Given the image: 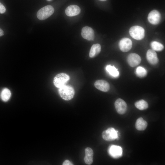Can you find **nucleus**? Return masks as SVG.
Listing matches in <instances>:
<instances>
[{
  "instance_id": "423d86ee",
  "label": "nucleus",
  "mask_w": 165,
  "mask_h": 165,
  "mask_svg": "<svg viewBox=\"0 0 165 165\" xmlns=\"http://www.w3.org/2000/svg\"><path fill=\"white\" fill-rule=\"evenodd\" d=\"M147 18L150 24L153 25H157L161 21V15L157 10H153L148 13Z\"/></svg>"
},
{
  "instance_id": "b1692460",
  "label": "nucleus",
  "mask_w": 165,
  "mask_h": 165,
  "mask_svg": "<svg viewBox=\"0 0 165 165\" xmlns=\"http://www.w3.org/2000/svg\"><path fill=\"white\" fill-rule=\"evenodd\" d=\"M63 165H72L73 164L69 160H66L63 163Z\"/></svg>"
},
{
  "instance_id": "aec40b11",
  "label": "nucleus",
  "mask_w": 165,
  "mask_h": 165,
  "mask_svg": "<svg viewBox=\"0 0 165 165\" xmlns=\"http://www.w3.org/2000/svg\"><path fill=\"white\" fill-rule=\"evenodd\" d=\"M11 95L10 90L7 88H5L3 89L1 92V97L3 101L6 102L9 99Z\"/></svg>"
},
{
  "instance_id": "bb28decb",
  "label": "nucleus",
  "mask_w": 165,
  "mask_h": 165,
  "mask_svg": "<svg viewBox=\"0 0 165 165\" xmlns=\"http://www.w3.org/2000/svg\"><path fill=\"white\" fill-rule=\"evenodd\" d=\"M47 0V1H50L52 0Z\"/></svg>"
},
{
  "instance_id": "7ed1b4c3",
  "label": "nucleus",
  "mask_w": 165,
  "mask_h": 165,
  "mask_svg": "<svg viewBox=\"0 0 165 165\" xmlns=\"http://www.w3.org/2000/svg\"><path fill=\"white\" fill-rule=\"evenodd\" d=\"M129 33L132 37L137 40H141L145 37V30L140 26L136 25L132 26L129 29Z\"/></svg>"
},
{
  "instance_id": "0eeeda50",
  "label": "nucleus",
  "mask_w": 165,
  "mask_h": 165,
  "mask_svg": "<svg viewBox=\"0 0 165 165\" xmlns=\"http://www.w3.org/2000/svg\"><path fill=\"white\" fill-rule=\"evenodd\" d=\"M108 151L109 155L115 159L119 158L123 155V149L119 146L112 145L109 147Z\"/></svg>"
},
{
  "instance_id": "6e6552de",
  "label": "nucleus",
  "mask_w": 165,
  "mask_h": 165,
  "mask_svg": "<svg viewBox=\"0 0 165 165\" xmlns=\"http://www.w3.org/2000/svg\"><path fill=\"white\" fill-rule=\"evenodd\" d=\"M132 43L131 39L128 38H124L119 42V46L120 50L126 52L130 50L132 47Z\"/></svg>"
},
{
  "instance_id": "393cba45",
  "label": "nucleus",
  "mask_w": 165,
  "mask_h": 165,
  "mask_svg": "<svg viewBox=\"0 0 165 165\" xmlns=\"http://www.w3.org/2000/svg\"><path fill=\"white\" fill-rule=\"evenodd\" d=\"M4 35L3 30L0 28V37Z\"/></svg>"
},
{
  "instance_id": "f03ea898",
  "label": "nucleus",
  "mask_w": 165,
  "mask_h": 165,
  "mask_svg": "<svg viewBox=\"0 0 165 165\" xmlns=\"http://www.w3.org/2000/svg\"><path fill=\"white\" fill-rule=\"evenodd\" d=\"M54 9L50 5H47L40 9L37 12L38 18L41 20H45L53 14Z\"/></svg>"
},
{
  "instance_id": "a878e982",
  "label": "nucleus",
  "mask_w": 165,
  "mask_h": 165,
  "mask_svg": "<svg viewBox=\"0 0 165 165\" xmlns=\"http://www.w3.org/2000/svg\"><path fill=\"white\" fill-rule=\"evenodd\" d=\"M99 1H106L107 0H99Z\"/></svg>"
},
{
  "instance_id": "f8f14e48",
  "label": "nucleus",
  "mask_w": 165,
  "mask_h": 165,
  "mask_svg": "<svg viewBox=\"0 0 165 165\" xmlns=\"http://www.w3.org/2000/svg\"><path fill=\"white\" fill-rule=\"evenodd\" d=\"M146 57L148 61L151 64H156L159 62L157 54L155 51L152 49H150L148 50Z\"/></svg>"
},
{
  "instance_id": "2eb2a0df",
  "label": "nucleus",
  "mask_w": 165,
  "mask_h": 165,
  "mask_svg": "<svg viewBox=\"0 0 165 165\" xmlns=\"http://www.w3.org/2000/svg\"><path fill=\"white\" fill-rule=\"evenodd\" d=\"M85 154L84 158L85 163L88 165L91 164L93 162V150L90 148L87 147L85 149Z\"/></svg>"
},
{
  "instance_id": "9d476101",
  "label": "nucleus",
  "mask_w": 165,
  "mask_h": 165,
  "mask_svg": "<svg viewBox=\"0 0 165 165\" xmlns=\"http://www.w3.org/2000/svg\"><path fill=\"white\" fill-rule=\"evenodd\" d=\"M115 106L116 111L120 114H124L127 110V105L126 102L121 98H118L116 100Z\"/></svg>"
},
{
  "instance_id": "dca6fc26",
  "label": "nucleus",
  "mask_w": 165,
  "mask_h": 165,
  "mask_svg": "<svg viewBox=\"0 0 165 165\" xmlns=\"http://www.w3.org/2000/svg\"><path fill=\"white\" fill-rule=\"evenodd\" d=\"M101 50V46L98 43L93 44L91 46L89 53V56L93 58L97 55Z\"/></svg>"
},
{
  "instance_id": "a211bd4d",
  "label": "nucleus",
  "mask_w": 165,
  "mask_h": 165,
  "mask_svg": "<svg viewBox=\"0 0 165 165\" xmlns=\"http://www.w3.org/2000/svg\"><path fill=\"white\" fill-rule=\"evenodd\" d=\"M106 69L108 73L112 77H116L119 76V73L117 69L114 66L107 65Z\"/></svg>"
},
{
  "instance_id": "20e7f679",
  "label": "nucleus",
  "mask_w": 165,
  "mask_h": 165,
  "mask_svg": "<svg viewBox=\"0 0 165 165\" xmlns=\"http://www.w3.org/2000/svg\"><path fill=\"white\" fill-rule=\"evenodd\" d=\"M102 136L104 140L108 141L118 139L119 138L118 131L112 127L109 128L104 131Z\"/></svg>"
},
{
  "instance_id": "39448f33",
  "label": "nucleus",
  "mask_w": 165,
  "mask_h": 165,
  "mask_svg": "<svg viewBox=\"0 0 165 165\" xmlns=\"http://www.w3.org/2000/svg\"><path fill=\"white\" fill-rule=\"evenodd\" d=\"M69 79V76L66 74L59 73L54 78L53 83L56 87L59 88L65 85Z\"/></svg>"
},
{
  "instance_id": "5701e85b",
  "label": "nucleus",
  "mask_w": 165,
  "mask_h": 165,
  "mask_svg": "<svg viewBox=\"0 0 165 165\" xmlns=\"http://www.w3.org/2000/svg\"><path fill=\"white\" fill-rule=\"evenodd\" d=\"M6 9L4 6L0 2V13L2 14L5 12Z\"/></svg>"
},
{
  "instance_id": "1a4fd4ad",
  "label": "nucleus",
  "mask_w": 165,
  "mask_h": 165,
  "mask_svg": "<svg viewBox=\"0 0 165 165\" xmlns=\"http://www.w3.org/2000/svg\"><path fill=\"white\" fill-rule=\"evenodd\" d=\"M81 34L84 38L88 41H93L94 39V31L92 28L88 26H85L82 28Z\"/></svg>"
},
{
  "instance_id": "f3484780",
  "label": "nucleus",
  "mask_w": 165,
  "mask_h": 165,
  "mask_svg": "<svg viewBox=\"0 0 165 165\" xmlns=\"http://www.w3.org/2000/svg\"><path fill=\"white\" fill-rule=\"evenodd\" d=\"M147 126V123L142 118H138L136 122L135 126L136 129L138 130H145Z\"/></svg>"
},
{
  "instance_id": "9b49d317",
  "label": "nucleus",
  "mask_w": 165,
  "mask_h": 165,
  "mask_svg": "<svg viewBox=\"0 0 165 165\" xmlns=\"http://www.w3.org/2000/svg\"><path fill=\"white\" fill-rule=\"evenodd\" d=\"M127 61L130 66L134 67L140 64L141 61V58L138 54L135 53H131L128 55L127 58Z\"/></svg>"
},
{
  "instance_id": "4be33fe9",
  "label": "nucleus",
  "mask_w": 165,
  "mask_h": 165,
  "mask_svg": "<svg viewBox=\"0 0 165 165\" xmlns=\"http://www.w3.org/2000/svg\"><path fill=\"white\" fill-rule=\"evenodd\" d=\"M136 73L138 77L142 78L145 76L147 75V71L144 68L139 66L136 70Z\"/></svg>"
},
{
  "instance_id": "ddd939ff",
  "label": "nucleus",
  "mask_w": 165,
  "mask_h": 165,
  "mask_svg": "<svg viewBox=\"0 0 165 165\" xmlns=\"http://www.w3.org/2000/svg\"><path fill=\"white\" fill-rule=\"evenodd\" d=\"M80 11V9L79 6L76 5H71L67 7L65 13L68 16H73L79 14Z\"/></svg>"
},
{
  "instance_id": "f257e3e1",
  "label": "nucleus",
  "mask_w": 165,
  "mask_h": 165,
  "mask_svg": "<svg viewBox=\"0 0 165 165\" xmlns=\"http://www.w3.org/2000/svg\"><path fill=\"white\" fill-rule=\"evenodd\" d=\"M58 92L61 97L66 101L72 99L75 94L73 88L71 86L65 85L59 88Z\"/></svg>"
},
{
  "instance_id": "412c9836",
  "label": "nucleus",
  "mask_w": 165,
  "mask_h": 165,
  "mask_svg": "<svg viewBox=\"0 0 165 165\" xmlns=\"http://www.w3.org/2000/svg\"><path fill=\"white\" fill-rule=\"evenodd\" d=\"M151 46L152 49L154 51H160L164 49L163 45L157 41H153L151 43Z\"/></svg>"
},
{
  "instance_id": "6ab92c4d",
  "label": "nucleus",
  "mask_w": 165,
  "mask_h": 165,
  "mask_svg": "<svg viewBox=\"0 0 165 165\" xmlns=\"http://www.w3.org/2000/svg\"><path fill=\"white\" fill-rule=\"evenodd\" d=\"M135 105L138 109L141 110H145L148 107V103L142 99L136 102L135 103Z\"/></svg>"
},
{
  "instance_id": "4468645a",
  "label": "nucleus",
  "mask_w": 165,
  "mask_h": 165,
  "mask_svg": "<svg viewBox=\"0 0 165 165\" xmlns=\"http://www.w3.org/2000/svg\"><path fill=\"white\" fill-rule=\"evenodd\" d=\"M94 86L98 90L103 92H107L110 89V85L108 83L103 80L96 81L94 83Z\"/></svg>"
}]
</instances>
